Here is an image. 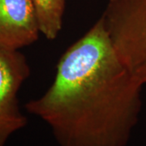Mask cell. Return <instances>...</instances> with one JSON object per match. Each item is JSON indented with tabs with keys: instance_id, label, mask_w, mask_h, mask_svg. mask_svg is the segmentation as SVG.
Returning a JSON list of instances; mask_svg holds the SVG:
<instances>
[{
	"instance_id": "1",
	"label": "cell",
	"mask_w": 146,
	"mask_h": 146,
	"mask_svg": "<svg viewBox=\"0 0 146 146\" xmlns=\"http://www.w3.org/2000/svg\"><path fill=\"white\" fill-rule=\"evenodd\" d=\"M142 86L100 17L61 55L51 85L25 109L46 123L59 146H126L139 119Z\"/></svg>"
},
{
	"instance_id": "2",
	"label": "cell",
	"mask_w": 146,
	"mask_h": 146,
	"mask_svg": "<svg viewBox=\"0 0 146 146\" xmlns=\"http://www.w3.org/2000/svg\"><path fill=\"white\" fill-rule=\"evenodd\" d=\"M102 19L120 61L142 84H146V0H108Z\"/></svg>"
},
{
	"instance_id": "3",
	"label": "cell",
	"mask_w": 146,
	"mask_h": 146,
	"mask_svg": "<svg viewBox=\"0 0 146 146\" xmlns=\"http://www.w3.org/2000/svg\"><path fill=\"white\" fill-rule=\"evenodd\" d=\"M30 73L29 62L20 50H0V146H5L10 136L28 123L18 93Z\"/></svg>"
},
{
	"instance_id": "4",
	"label": "cell",
	"mask_w": 146,
	"mask_h": 146,
	"mask_svg": "<svg viewBox=\"0 0 146 146\" xmlns=\"http://www.w3.org/2000/svg\"><path fill=\"white\" fill-rule=\"evenodd\" d=\"M40 34L33 0H0V50H20Z\"/></svg>"
},
{
	"instance_id": "5",
	"label": "cell",
	"mask_w": 146,
	"mask_h": 146,
	"mask_svg": "<svg viewBox=\"0 0 146 146\" xmlns=\"http://www.w3.org/2000/svg\"><path fill=\"white\" fill-rule=\"evenodd\" d=\"M36 9L41 34L50 41L59 35L67 0H33Z\"/></svg>"
}]
</instances>
